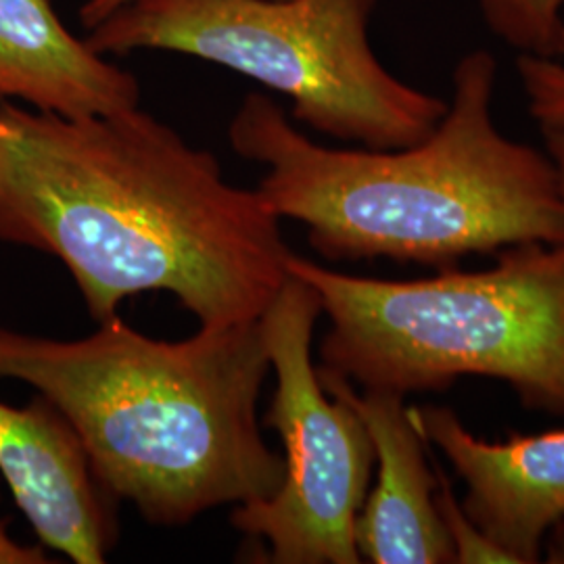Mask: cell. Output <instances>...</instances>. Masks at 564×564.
Segmentation results:
<instances>
[{
    "label": "cell",
    "mask_w": 564,
    "mask_h": 564,
    "mask_svg": "<svg viewBox=\"0 0 564 564\" xmlns=\"http://www.w3.org/2000/svg\"><path fill=\"white\" fill-rule=\"evenodd\" d=\"M2 130H4V123H2V120H0V132H2Z\"/></svg>",
    "instance_id": "obj_16"
},
{
    "label": "cell",
    "mask_w": 564,
    "mask_h": 564,
    "mask_svg": "<svg viewBox=\"0 0 564 564\" xmlns=\"http://www.w3.org/2000/svg\"><path fill=\"white\" fill-rule=\"evenodd\" d=\"M63 118L141 105V84L65 28L51 0H0V102Z\"/></svg>",
    "instance_id": "obj_9"
},
{
    "label": "cell",
    "mask_w": 564,
    "mask_h": 564,
    "mask_svg": "<svg viewBox=\"0 0 564 564\" xmlns=\"http://www.w3.org/2000/svg\"><path fill=\"white\" fill-rule=\"evenodd\" d=\"M377 0H130L86 30L99 55L181 53L284 95L293 120L366 149H402L447 101L395 78L368 25Z\"/></svg>",
    "instance_id": "obj_5"
},
{
    "label": "cell",
    "mask_w": 564,
    "mask_h": 564,
    "mask_svg": "<svg viewBox=\"0 0 564 564\" xmlns=\"http://www.w3.org/2000/svg\"><path fill=\"white\" fill-rule=\"evenodd\" d=\"M544 132L545 153L554 163L556 174H558V184L564 197V128H547Z\"/></svg>",
    "instance_id": "obj_15"
},
{
    "label": "cell",
    "mask_w": 564,
    "mask_h": 564,
    "mask_svg": "<svg viewBox=\"0 0 564 564\" xmlns=\"http://www.w3.org/2000/svg\"><path fill=\"white\" fill-rule=\"evenodd\" d=\"M286 272L321 295V368L349 383L405 398L489 377L524 408L564 416V242L506 247L487 270L423 281L351 276L295 253Z\"/></svg>",
    "instance_id": "obj_4"
},
{
    "label": "cell",
    "mask_w": 564,
    "mask_h": 564,
    "mask_svg": "<svg viewBox=\"0 0 564 564\" xmlns=\"http://www.w3.org/2000/svg\"><path fill=\"white\" fill-rule=\"evenodd\" d=\"M326 393L349 403L375 445L377 485L356 519V547L372 564H456L435 502L424 440L410 419L405 398L391 391L358 393L345 377L318 366Z\"/></svg>",
    "instance_id": "obj_8"
},
{
    "label": "cell",
    "mask_w": 564,
    "mask_h": 564,
    "mask_svg": "<svg viewBox=\"0 0 564 564\" xmlns=\"http://www.w3.org/2000/svg\"><path fill=\"white\" fill-rule=\"evenodd\" d=\"M0 242L59 260L102 323L170 293L199 326L258 321L289 279L281 218L141 105L90 118L0 102Z\"/></svg>",
    "instance_id": "obj_1"
},
{
    "label": "cell",
    "mask_w": 564,
    "mask_h": 564,
    "mask_svg": "<svg viewBox=\"0 0 564 564\" xmlns=\"http://www.w3.org/2000/svg\"><path fill=\"white\" fill-rule=\"evenodd\" d=\"M487 30L527 57L564 59V0H470Z\"/></svg>",
    "instance_id": "obj_10"
},
{
    "label": "cell",
    "mask_w": 564,
    "mask_h": 564,
    "mask_svg": "<svg viewBox=\"0 0 564 564\" xmlns=\"http://www.w3.org/2000/svg\"><path fill=\"white\" fill-rule=\"evenodd\" d=\"M321 314L316 289L289 274L260 316L276 375L263 424L281 435L284 475L270 498L235 506L230 523L268 545V563H362L356 519L377 463L375 445L358 412L326 393L312 362Z\"/></svg>",
    "instance_id": "obj_6"
},
{
    "label": "cell",
    "mask_w": 564,
    "mask_h": 564,
    "mask_svg": "<svg viewBox=\"0 0 564 564\" xmlns=\"http://www.w3.org/2000/svg\"><path fill=\"white\" fill-rule=\"evenodd\" d=\"M496 80L491 53H466L444 118L402 149L323 147L260 93L242 99L228 139L239 158L265 165L256 191L272 214L302 223L330 262L387 258L449 270L473 253L564 242L556 167L498 130Z\"/></svg>",
    "instance_id": "obj_2"
},
{
    "label": "cell",
    "mask_w": 564,
    "mask_h": 564,
    "mask_svg": "<svg viewBox=\"0 0 564 564\" xmlns=\"http://www.w3.org/2000/svg\"><path fill=\"white\" fill-rule=\"evenodd\" d=\"M433 468L437 475L435 502H437V510L442 514L449 544L454 547L456 564L514 563V558L500 545L494 544L464 512L463 505L458 502L449 479L445 477L444 468L437 463H433Z\"/></svg>",
    "instance_id": "obj_11"
},
{
    "label": "cell",
    "mask_w": 564,
    "mask_h": 564,
    "mask_svg": "<svg viewBox=\"0 0 564 564\" xmlns=\"http://www.w3.org/2000/svg\"><path fill=\"white\" fill-rule=\"evenodd\" d=\"M426 445L463 479L464 512L517 564L540 563L545 533L564 521V429L485 442L445 405H408Z\"/></svg>",
    "instance_id": "obj_7"
},
{
    "label": "cell",
    "mask_w": 564,
    "mask_h": 564,
    "mask_svg": "<svg viewBox=\"0 0 564 564\" xmlns=\"http://www.w3.org/2000/svg\"><path fill=\"white\" fill-rule=\"evenodd\" d=\"M2 489V477H0ZM2 498V491H0ZM53 563L41 545L21 544L18 538L11 535L9 524L0 519V564H48Z\"/></svg>",
    "instance_id": "obj_13"
},
{
    "label": "cell",
    "mask_w": 564,
    "mask_h": 564,
    "mask_svg": "<svg viewBox=\"0 0 564 564\" xmlns=\"http://www.w3.org/2000/svg\"><path fill=\"white\" fill-rule=\"evenodd\" d=\"M529 116L542 130L564 128V63L521 55L517 61Z\"/></svg>",
    "instance_id": "obj_12"
},
{
    "label": "cell",
    "mask_w": 564,
    "mask_h": 564,
    "mask_svg": "<svg viewBox=\"0 0 564 564\" xmlns=\"http://www.w3.org/2000/svg\"><path fill=\"white\" fill-rule=\"evenodd\" d=\"M262 323L199 326L182 341L111 316L82 339L0 326V379L30 384L78 433L95 479L147 523L182 527L270 498L284 460L263 442Z\"/></svg>",
    "instance_id": "obj_3"
},
{
    "label": "cell",
    "mask_w": 564,
    "mask_h": 564,
    "mask_svg": "<svg viewBox=\"0 0 564 564\" xmlns=\"http://www.w3.org/2000/svg\"><path fill=\"white\" fill-rule=\"evenodd\" d=\"M130 0H84L80 7V23L84 30H90L93 25L107 20L111 13H116Z\"/></svg>",
    "instance_id": "obj_14"
}]
</instances>
